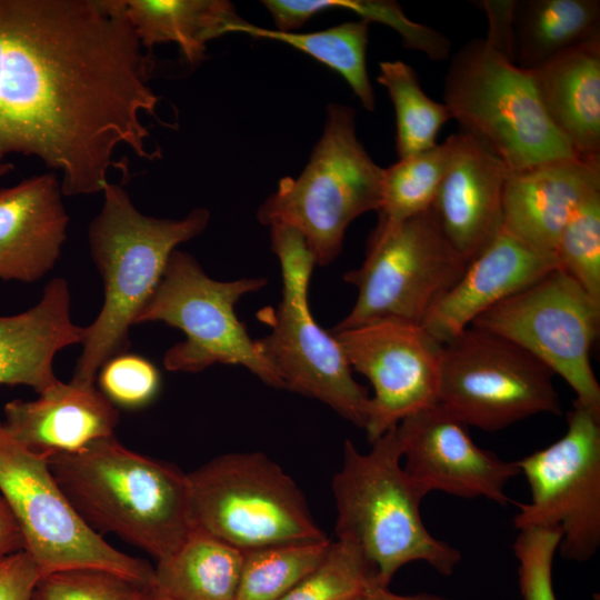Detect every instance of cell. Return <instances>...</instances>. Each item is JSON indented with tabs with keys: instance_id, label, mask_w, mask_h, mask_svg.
Masks as SVG:
<instances>
[{
	"instance_id": "1",
	"label": "cell",
	"mask_w": 600,
	"mask_h": 600,
	"mask_svg": "<svg viewBox=\"0 0 600 600\" xmlns=\"http://www.w3.org/2000/svg\"><path fill=\"white\" fill-rule=\"evenodd\" d=\"M152 62L126 0H0V177L10 154L60 173L63 196L102 192L120 147L153 160Z\"/></svg>"
},
{
	"instance_id": "2",
	"label": "cell",
	"mask_w": 600,
	"mask_h": 600,
	"mask_svg": "<svg viewBox=\"0 0 600 600\" xmlns=\"http://www.w3.org/2000/svg\"><path fill=\"white\" fill-rule=\"evenodd\" d=\"M84 523L112 533L157 562L171 557L193 530L188 473L122 446L113 436L48 459Z\"/></svg>"
},
{
	"instance_id": "3",
	"label": "cell",
	"mask_w": 600,
	"mask_h": 600,
	"mask_svg": "<svg viewBox=\"0 0 600 600\" xmlns=\"http://www.w3.org/2000/svg\"><path fill=\"white\" fill-rule=\"evenodd\" d=\"M103 203L88 230L92 260L104 290L101 310L84 327L82 351L71 380L94 384L100 368L124 353L129 330L156 290L177 246L201 234L209 221L206 208H196L181 219L144 216L127 191L109 182Z\"/></svg>"
},
{
	"instance_id": "4",
	"label": "cell",
	"mask_w": 600,
	"mask_h": 600,
	"mask_svg": "<svg viewBox=\"0 0 600 600\" xmlns=\"http://www.w3.org/2000/svg\"><path fill=\"white\" fill-rule=\"evenodd\" d=\"M397 427L371 442L362 453L350 440L343 444L340 470L332 479L336 534L356 544L377 572L380 587H388L404 564L422 561L450 576L461 553L434 538L421 518L427 493L402 464Z\"/></svg>"
},
{
	"instance_id": "5",
	"label": "cell",
	"mask_w": 600,
	"mask_h": 600,
	"mask_svg": "<svg viewBox=\"0 0 600 600\" xmlns=\"http://www.w3.org/2000/svg\"><path fill=\"white\" fill-rule=\"evenodd\" d=\"M443 99L460 131L481 142L509 171L577 157L548 117L532 71L484 38L468 41L450 58Z\"/></svg>"
},
{
	"instance_id": "6",
	"label": "cell",
	"mask_w": 600,
	"mask_h": 600,
	"mask_svg": "<svg viewBox=\"0 0 600 600\" xmlns=\"http://www.w3.org/2000/svg\"><path fill=\"white\" fill-rule=\"evenodd\" d=\"M383 169L359 141L356 111L329 103L322 134L298 178L286 177L260 206L263 226L298 230L316 263L330 264L341 252L349 224L381 200Z\"/></svg>"
},
{
	"instance_id": "7",
	"label": "cell",
	"mask_w": 600,
	"mask_h": 600,
	"mask_svg": "<svg viewBox=\"0 0 600 600\" xmlns=\"http://www.w3.org/2000/svg\"><path fill=\"white\" fill-rule=\"evenodd\" d=\"M193 529L242 552L329 538L296 482L261 452H232L188 473Z\"/></svg>"
},
{
	"instance_id": "8",
	"label": "cell",
	"mask_w": 600,
	"mask_h": 600,
	"mask_svg": "<svg viewBox=\"0 0 600 600\" xmlns=\"http://www.w3.org/2000/svg\"><path fill=\"white\" fill-rule=\"evenodd\" d=\"M267 282L266 278L212 279L194 257L176 249L136 324L160 321L186 334L164 353L163 366L169 371L199 372L216 363L242 366L266 384L283 389L234 311L243 296Z\"/></svg>"
},
{
	"instance_id": "9",
	"label": "cell",
	"mask_w": 600,
	"mask_h": 600,
	"mask_svg": "<svg viewBox=\"0 0 600 600\" xmlns=\"http://www.w3.org/2000/svg\"><path fill=\"white\" fill-rule=\"evenodd\" d=\"M48 459L19 442L0 420V496L41 576L97 569L150 584L151 564L119 551L84 523L58 486Z\"/></svg>"
},
{
	"instance_id": "10",
	"label": "cell",
	"mask_w": 600,
	"mask_h": 600,
	"mask_svg": "<svg viewBox=\"0 0 600 600\" xmlns=\"http://www.w3.org/2000/svg\"><path fill=\"white\" fill-rule=\"evenodd\" d=\"M467 263L431 208L398 223L376 224L363 263L343 276L358 289L357 300L331 332L387 318L422 323Z\"/></svg>"
},
{
	"instance_id": "11",
	"label": "cell",
	"mask_w": 600,
	"mask_h": 600,
	"mask_svg": "<svg viewBox=\"0 0 600 600\" xmlns=\"http://www.w3.org/2000/svg\"><path fill=\"white\" fill-rule=\"evenodd\" d=\"M553 373L513 342L468 327L442 346L438 406L468 427L497 431L562 407Z\"/></svg>"
},
{
	"instance_id": "12",
	"label": "cell",
	"mask_w": 600,
	"mask_h": 600,
	"mask_svg": "<svg viewBox=\"0 0 600 600\" xmlns=\"http://www.w3.org/2000/svg\"><path fill=\"white\" fill-rule=\"evenodd\" d=\"M517 463L531 496L514 527L558 528L560 554L590 560L600 547V410L574 400L564 434Z\"/></svg>"
},
{
	"instance_id": "13",
	"label": "cell",
	"mask_w": 600,
	"mask_h": 600,
	"mask_svg": "<svg viewBox=\"0 0 600 600\" xmlns=\"http://www.w3.org/2000/svg\"><path fill=\"white\" fill-rule=\"evenodd\" d=\"M471 326L524 349L560 376L577 401L600 410V384L590 362L600 329V304L564 271H550L480 314Z\"/></svg>"
},
{
	"instance_id": "14",
	"label": "cell",
	"mask_w": 600,
	"mask_h": 600,
	"mask_svg": "<svg viewBox=\"0 0 600 600\" xmlns=\"http://www.w3.org/2000/svg\"><path fill=\"white\" fill-rule=\"evenodd\" d=\"M331 333L352 370L372 384L364 427L370 443L438 403L443 343L421 323L387 318Z\"/></svg>"
},
{
	"instance_id": "15",
	"label": "cell",
	"mask_w": 600,
	"mask_h": 600,
	"mask_svg": "<svg viewBox=\"0 0 600 600\" xmlns=\"http://www.w3.org/2000/svg\"><path fill=\"white\" fill-rule=\"evenodd\" d=\"M259 316L271 332L257 342L283 389L317 399L364 429L369 392L353 378L337 338L316 322L309 289L282 288L276 309L266 308Z\"/></svg>"
},
{
	"instance_id": "16",
	"label": "cell",
	"mask_w": 600,
	"mask_h": 600,
	"mask_svg": "<svg viewBox=\"0 0 600 600\" xmlns=\"http://www.w3.org/2000/svg\"><path fill=\"white\" fill-rule=\"evenodd\" d=\"M397 434L402 464L428 494L442 491L466 499L509 502L508 482L520 474L517 461H506L476 444L468 426L438 404L399 422Z\"/></svg>"
},
{
	"instance_id": "17",
	"label": "cell",
	"mask_w": 600,
	"mask_h": 600,
	"mask_svg": "<svg viewBox=\"0 0 600 600\" xmlns=\"http://www.w3.org/2000/svg\"><path fill=\"white\" fill-rule=\"evenodd\" d=\"M557 268L553 253L530 247L501 226L421 324L444 343L480 314Z\"/></svg>"
},
{
	"instance_id": "18",
	"label": "cell",
	"mask_w": 600,
	"mask_h": 600,
	"mask_svg": "<svg viewBox=\"0 0 600 600\" xmlns=\"http://www.w3.org/2000/svg\"><path fill=\"white\" fill-rule=\"evenodd\" d=\"M451 157L431 206L453 249L469 262L498 232L509 169L473 137L450 134Z\"/></svg>"
},
{
	"instance_id": "19",
	"label": "cell",
	"mask_w": 600,
	"mask_h": 600,
	"mask_svg": "<svg viewBox=\"0 0 600 600\" xmlns=\"http://www.w3.org/2000/svg\"><path fill=\"white\" fill-rule=\"evenodd\" d=\"M600 192V159L570 157L509 171L501 226L540 251L557 240L581 204Z\"/></svg>"
},
{
	"instance_id": "20",
	"label": "cell",
	"mask_w": 600,
	"mask_h": 600,
	"mask_svg": "<svg viewBox=\"0 0 600 600\" xmlns=\"http://www.w3.org/2000/svg\"><path fill=\"white\" fill-rule=\"evenodd\" d=\"M56 172L0 188V279L34 282L57 263L69 216Z\"/></svg>"
},
{
	"instance_id": "21",
	"label": "cell",
	"mask_w": 600,
	"mask_h": 600,
	"mask_svg": "<svg viewBox=\"0 0 600 600\" xmlns=\"http://www.w3.org/2000/svg\"><path fill=\"white\" fill-rule=\"evenodd\" d=\"M4 426L31 451L47 457L76 452L113 436L119 411L94 384L70 380L39 393L36 400L4 406Z\"/></svg>"
},
{
	"instance_id": "22",
	"label": "cell",
	"mask_w": 600,
	"mask_h": 600,
	"mask_svg": "<svg viewBox=\"0 0 600 600\" xmlns=\"http://www.w3.org/2000/svg\"><path fill=\"white\" fill-rule=\"evenodd\" d=\"M69 284L52 279L40 301L13 316H0V386H27L42 393L60 380L53 371L56 354L81 343L83 327L70 314Z\"/></svg>"
},
{
	"instance_id": "23",
	"label": "cell",
	"mask_w": 600,
	"mask_h": 600,
	"mask_svg": "<svg viewBox=\"0 0 600 600\" xmlns=\"http://www.w3.org/2000/svg\"><path fill=\"white\" fill-rule=\"evenodd\" d=\"M531 71L548 117L574 154L600 159V36Z\"/></svg>"
},
{
	"instance_id": "24",
	"label": "cell",
	"mask_w": 600,
	"mask_h": 600,
	"mask_svg": "<svg viewBox=\"0 0 600 600\" xmlns=\"http://www.w3.org/2000/svg\"><path fill=\"white\" fill-rule=\"evenodd\" d=\"M127 14L144 50L173 42L189 63L204 58L207 43L242 18L226 0H126Z\"/></svg>"
},
{
	"instance_id": "25",
	"label": "cell",
	"mask_w": 600,
	"mask_h": 600,
	"mask_svg": "<svg viewBox=\"0 0 600 600\" xmlns=\"http://www.w3.org/2000/svg\"><path fill=\"white\" fill-rule=\"evenodd\" d=\"M513 62L532 70L600 36L599 0H514Z\"/></svg>"
},
{
	"instance_id": "26",
	"label": "cell",
	"mask_w": 600,
	"mask_h": 600,
	"mask_svg": "<svg viewBox=\"0 0 600 600\" xmlns=\"http://www.w3.org/2000/svg\"><path fill=\"white\" fill-rule=\"evenodd\" d=\"M243 552L193 529L167 560L157 562L152 583L177 600H234Z\"/></svg>"
},
{
	"instance_id": "27",
	"label": "cell",
	"mask_w": 600,
	"mask_h": 600,
	"mask_svg": "<svg viewBox=\"0 0 600 600\" xmlns=\"http://www.w3.org/2000/svg\"><path fill=\"white\" fill-rule=\"evenodd\" d=\"M367 20L348 21L314 32H282L241 20L232 32L286 43L338 72L367 111L376 109V97L367 71L369 38Z\"/></svg>"
},
{
	"instance_id": "28",
	"label": "cell",
	"mask_w": 600,
	"mask_h": 600,
	"mask_svg": "<svg viewBox=\"0 0 600 600\" xmlns=\"http://www.w3.org/2000/svg\"><path fill=\"white\" fill-rule=\"evenodd\" d=\"M276 30L293 32L314 14L330 9L350 10L369 22H378L397 31L403 46L424 53L433 61L450 57L451 41L430 26L410 20L396 1L390 0H264Z\"/></svg>"
},
{
	"instance_id": "29",
	"label": "cell",
	"mask_w": 600,
	"mask_h": 600,
	"mask_svg": "<svg viewBox=\"0 0 600 600\" xmlns=\"http://www.w3.org/2000/svg\"><path fill=\"white\" fill-rule=\"evenodd\" d=\"M377 81L387 89L394 107L399 159L437 146L439 131L451 114L444 103L427 96L413 68L400 60L382 61Z\"/></svg>"
},
{
	"instance_id": "30",
	"label": "cell",
	"mask_w": 600,
	"mask_h": 600,
	"mask_svg": "<svg viewBox=\"0 0 600 600\" xmlns=\"http://www.w3.org/2000/svg\"><path fill=\"white\" fill-rule=\"evenodd\" d=\"M452 151V139L399 159L383 169L378 226L393 224L431 208Z\"/></svg>"
},
{
	"instance_id": "31",
	"label": "cell",
	"mask_w": 600,
	"mask_h": 600,
	"mask_svg": "<svg viewBox=\"0 0 600 600\" xmlns=\"http://www.w3.org/2000/svg\"><path fill=\"white\" fill-rule=\"evenodd\" d=\"M331 540L281 544L243 552L234 600H281L323 560Z\"/></svg>"
},
{
	"instance_id": "32",
	"label": "cell",
	"mask_w": 600,
	"mask_h": 600,
	"mask_svg": "<svg viewBox=\"0 0 600 600\" xmlns=\"http://www.w3.org/2000/svg\"><path fill=\"white\" fill-rule=\"evenodd\" d=\"M379 586L377 572L352 542L332 541L323 560L281 600H352Z\"/></svg>"
},
{
	"instance_id": "33",
	"label": "cell",
	"mask_w": 600,
	"mask_h": 600,
	"mask_svg": "<svg viewBox=\"0 0 600 600\" xmlns=\"http://www.w3.org/2000/svg\"><path fill=\"white\" fill-rule=\"evenodd\" d=\"M553 254L558 269L600 304V192L574 212L562 229Z\"/></svg>"
},
{
	"instance_id": "34",
	"label": "cell",
	"mask_w": 600,
	"mask_h": 600,
	"mask_svg": "<svg viewBox=\"0 0 600 600\" xmlns=\"http://www.w3.org/2000/svg\"><path fill=\"white\" fill-rule=\"evenodd\" d=\"M149 584L97 569H71L41 576L32 600H149Z\"/></svg>"
},
{
	"instance_id": "35",
	"label": "cell",
	"mask_w": 600,
	"mask_h": 600,
	"mask_svg": "<svg viewBox=\"0 0 600 600\" xmlns=\"http://www.w3.org/2000/svg\"><path fill=\"white\" fill-rule=\"evenodd\" d=\"M561 537V531L554 527L519 530L513 551L519 563V588L523 600H557L552 566Z\"/></svg>"
},
{
	"instance_id": "36",
	"label": "cell",
	"mask_w": 600,
	"mask_h": 600,
	"mask_svg": "<svg viewBox=\"0 0 600 600\" xmlns=\"http://www.w3.org/2000/svg\"><path fill=\"white\" fill-rule=\"evenodd\" d=\"M100 391L116 407L138 409L149 404L160 389V373L148 359L121 353L99 370Z\"/></svg>"
},
{
	"instance_id": "37",
	"label": "cell",
	"mask_w": 600,
	"mask_h": 600,
	"mask_svg": "<svg viewBox=\"0 0 600 600\" xmlns=\"http://www.w3.org/2000/svg\"><path fill=\"white\" fill-rule=\"evenodd\" d=\"M40 577L37 562L26 550L0 559V600H32Z\"/></svg>"
},
{
	"instance_id": "38",
	"label": "cell",
	"mask_w": 600,
	"mask_h": 600,
	"mask_svg": "<svg viewBox=\"0 0 600 600\" xmlns=\"http://www.w3.org/2000/svg\"><path fill=\"white\" fill-rule=\"evenodd\" d=\"M479 3L484 10L489 23L486 41L513 61L512 17L514 0H484Z\"/></svg>"
},
{
	"instance_id": "39",
	"label": "cell",
	"mask_w": 600,
	"mask_h": 600,
	"mask_svg": "<svg viewBox=\"0 0 600 600\" xmlns=\"http://www.w3.org/2000/svg\"><path fill=\"white\" fill-rule=\"evenodd\" d=\"M24 550L22 532L3 498L0 496V559Z\"/></svg>"
},
{
	"instance_id": "40",
	"label": "cell",
	"mask_w": 600,
	"mask_h": 600,
	"mask_svg": "<svg viewBox=\"0 0 600 600\" xmlns=\"http://www.w3.org/2000/svg\"><path fill=\"white\" fill-rule=\"evenodd\" d=\"M364 597L367 600H449L431 593L398 594L390 591L388 587L380 586L370 587Z\"/></svg>"
},
{
	"instance_id": "41",
	"label": "cell",
	"mask_w": 600,
	"mask_h": 600,
	"mask_svg": "<svg viewBox=\"0 0 600 600\" xmlns=\"http://www.w3.org/2000/svg\"><path fill=\"white\" fill-rule=\"evenodd\" d=\"M149 600H177L158 589L152 582L148 586Z\"/></svg>"
},
{
	"instance_id": "42",
	"label": "cell",
	"mask_w": 600,
	"mask_h": 600,
	"mask_svg": "<svg viewBox=\"0 0 600 600\" xmlns=\"http://www.w3.org/2000/svg\"><path fill=\"white\" fill-rule=\"evenodd\" d=\"M352 600H367L364 596H361V597H358V598H354Z\"/></svg>"
}]
</instances>
